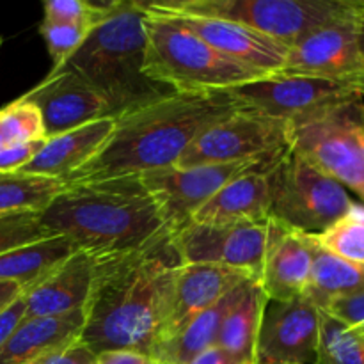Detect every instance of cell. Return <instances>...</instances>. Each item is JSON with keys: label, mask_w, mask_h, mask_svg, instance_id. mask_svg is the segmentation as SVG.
<instances>
[{"label": "cell", "mask_w": 364, "mask_h": 364, "mask_svg": "<svg viewBox=\"0 0 364 364\" xmlns=\"http://www.w3.org/2000/svg\"><path fill=\"white\" fill-rule=\"evenodd\" d=\"M28 364H96V354L89 350L80 340H77Z\"/></svg>", "instance_id": "e575fe53"}, {"label": "cell", "mask_w": 364, "mask_h": 364, "mask_svg": "<svg viewBox=\"0 0 364 364\" xmlns=\"http://www.w3.org/2000/svg\"><path fill=\"white\" fill-rule=\"evenodd\" d=\"M45 141L27 142V144L9 146V148L0 149V173H14V171H20L21 167L27 166Z\"/></svg>", "instance_id": "d590c367"}, {"label": "cell", "mask_w": 364, "mask_h": 364, "mask_svg": "<svg viewBox=\"0 0 364 364\" xmlns=\"http://www.w3.org/2000/svg\"><path fill=\"white\" fill-rule=\"evenodd\" d=\"M96 364H156V361L142 352L109 350L96 355Z\"/></svg>", "instance_id": "74e56055"}, {"label": "cell", "mask_w": 364, "mask_h": 364, "mask_svg": "<svg viewBox=\"0 0 364 364\" xmlns=\"http://www.w3.org/2000/svg\"><path fill=\"white\" fill-rule=\"evenodd\" d=\"M95 28V27H92ZM91 27L84 25L59 23V21L43 20L39 25V34L45 39L46 48L53 60V68H60L66 64V60L77 52L92 31Z\"/></svg>", "instance_id": "4dcf8cb0"}, {"label": "cell", "mask_w": 364, "mask_h": 364, "mask_svg": "<svg viewBox=\"0 0 364 364\" xmlns=\"http://www.w3.org/2000/svg\"><path fill=\"white\" fill-rule=\"evenodd\" d=\"M355 333H358L359 336H361L363 340H364V327H361V329H358V331H355Z\"/></svg>", "instance_id": "b9f144b4"}, {"label": "cell", "mask_w": 364, "mask_h": 364, "mask_svg": "<svg viewBox=\"0 0 364 364\" xmlns=\"http://www.w3.org/2000/svg\"><path fill=\"white\" fill-rule=\"evenodd\" d=\"M187 364H247L244 361H240L238 358H235L233 354L226 352L224 348L220 347H212L208 350L201 352L199 355H196L192 361H188Z\"/></svg>", "instance_id": "f35d334b"}, {"label": "cell", "mask_w": 364, "mask_h": 364, "mask_svg": "<svg viewBox=\"0 0 364 364\" xmlns=\"http://www.w3.org/2000/svg\"><path fill=\"white\" fill-rule=\"evenodd\" d=\"M316 364H364V340L354 329L320 311Z\"/></svg>", "instance_id": "83f0119b"}, {"label": "cell", "mask_w": 364, "mask_h": 364, "mask_svg": "<svg viewBox=\"0 0 364 364\" xmlns=\"http://www.w3.org/2000/svg\"><path fill=\"white\" fill-rule=\"evenodd\" d=\"M249 283L238 287L237 290L220 299L212 308L205 309L198 316H194L178 333L164 340L151 355L156 364H187L201 352L215 347L224 318L231 311V308L240 301Z\"/></svg>", "instance_id": "603a6c76"}, {"label": "cell", "mask_w": 364, "mask_h": 364, "mask_svg": "<svg viewBox=\"0 0 364 364\" xmlns=\"http://www.w3.org/2000/svg\"><path fill=\"white\" fill-rule=\"evenodd\" d=\"M21 291H23V288H21L20 284L0 283V311H2L7 304H11L18 295H21Z\"/></svg>", "instance_id": "ab89813d"}, {"label": "cell", "mask_w": 364, "mask_h": 364, "mask_svg": "<svg viewBox=\"0 0 364 364\" xmlns=\"http://www.w3.org/2000/svg\"><path fill=\"white\" fill-rule=\"evenodd\" d=\"M290 148L364 203L363 96L290 121Z\"/></svg>", "instance_id": "52a82bcc"}, {"label": "cell", "mask_w": 364, "mask_h": 364, "mask_svg": "<svg viewBox=\"0 0 364 364\" xmlns=\"http://www.w3.org/2000/svg\"><path fill=\"white\" fill-rule=\"evenodd\" d=\"M144 7L149 13L166 16L180 23L181 27L188 28L224 55L233 57L247 66L263 71L265 75L279 73L287 64L290 48L269 36L259 34L255 28L245 27L237 21L220 20V18L166 13V11L155 9L148 2H144Z\"/></svg>", "instance_id": "2e32d148"}, {"label": "cell", "mask_w": 364, "mask_h": 364, "mask_svg": "<svg viewBox=\"0 0 364 364\" xmlns=\"http://www.w3.org/2000/svg\"><path fill=\"white\" fill-rule=\"evenodd\" d=\"M39 217L50 233L96 259L141 249L169 231L141 174L66 185Z\"/></svg>", "instance_id": "3957f363"}, {"label": "cell", "mask_w": 364, "mask_h": 364, "mask_svg": "<svg viewBox=\"0 0 364 364\" xmlns=\"http://www.w3.org/2000/svg\"><path fill=\"white\" fill-rule=\"evenodd\" d=\"M283 156V155H281ZM244 160L230 164H206L196 167H166L141 174L146 188L155 199L167 230L178 235L192 224L196 213L224 185L240 174L256 169H270L281 160Z\"/></svg>", "instance_id": "30bf717a"}, {"label": "cell", "mask_w": 364, "mask_h": 364, "mask_svg": "<svg viewBox=\"0 0 364 364\" xmlns=\"http://www.w3.org/2000/svg\"><path fill=\"white\" fill-rule=\"evenodd\" d=\"M77 251V245L60 235L11 249L0 255V283L20 284L25 290L39 283Z\"/></svg>", "instance_id": "cb8c5ba5"}, {"label": "cell", "mask_w": 364, "mask_h": 364, "mask_svg": "<svg viewBox=\"0 0 364 364\" xmlns=\"http://www.w3.org/2000/svg\"><path fill=\"white\" fill-rule=\"evenodd\" d=\"M114 124L116 117H102L46 139L34 159L20 171L64 181L103 148L109 135L112 134Z\"/></svg>", "instance_id": "ffe728a7"}, {"label": "cell", "mask_w": 364, "mask_h": 364, "mask_svg": "<svg viewBox=\"0 0 364 364\" xmlns=\"http://www.w3.org/2000/svg\"><path fill=\"white\" fill-rule=\"evenodd\" d=\"M64 181L39 174L0 173V217L43 213L64 191Z\"/></svg>", "instance_id": "4316f807"}, {"label": "cell", "mask_w": 364, "mask_h": 364, "mask_svg": "<svg viewBox=\"0 0 364 364\" xmlns=\"http://www.w3.org/2000/svg\"><path fill=\"white\" fill-rule=\"evenodd\" d=\"M166 13L237 21L294 48L318 28L359 20L364 0H155Z\"/></svg>", "instance_id": "8992f818"}, {"label": "cell", "mask_w": 364, "mask_h": 364, "mask_svg": "<svg viewBox=\"0 0 364 364\" xmlns=\"http://www.w3.org/2000/svg\"><path fill=\"white\" fill-rule=\"evenodd\" d=\"M180 265L171 231L141 249L96 259L78 340L96 355L109 350L153 355L173 313Z\"/></svg>", "instance_id": "6da1fadb"}, {"label": "cell", "mask_w": 364, "mask_h": 364, "mask_svg": "<svg viewBox=\"0 0 364 364\" xmlns=\"http://www.w3.org/2000/svg\"><path fill=\"white\" fill-rule=\"evenodd\" d=\"M269 297L258 281H251L240 301L231 308L220 326L217 347L224 348L240 361L252 364L256 341L262 329Z\"/></svg>", "instance_id": "d4e9b609"}, {"label": "cell", "mask_w": 364, "mask_h": 364, "mask_svg": "<svg viewBox=\"0 0 364 364\" xmlns=\"http://www.w3.org/2000/svg\"><path fill=\"white\" fill-rule=\"evenodd\" d=\"M146 9V7H144ZM144 73L173 92L230 91L269 75L228 57L176 21L146 11Z\"/></svg>", "instance_id": "5b68a950"}, {"label": "cell", "mask_w": 364, "mask_h": 364, "mask_svg": "<svg viewBox=\"0 0 364 364\" xmlns=\"http://www.w3.org/2000/svg\"><path fill=\"white\" fill-rule=\"evenodd\" d=\"M249 281L256 279L247 272L230 269V267L210 265V263H183L180 265L176 283H174L173 313H171V318L167 322L160 343L178 333L185 323L191 322L199 313L212 308L220 299Z\"/></svg>", "instance_id": "ac0fdd59"}, {"label": "cell", "mask_w": 364, "mask_h": 364, "mask_svg": "<svg viewBox=\"0 0 364 364\" xmlns=\"http://www.w3.org/2000/svg\"><path fill=\"white\" fill-rule=\"evenodd\" d=\"M288 149V121L240 109L205 128L185 149L176 167L277 159Z\"/></svg>", "instance_id": "9c48e42d"}, {"label": "cell", "mask_w": 364, "mask_h": 364, "mask_svg": "<svg viewBox=\"0 0 364 364\" xmlns=\"http://www.w3.org/2000/svg\"><path fill=\"white\" fill-rule=\"evenodd\" d=\"M244 109L228 91L183 95L137 107L116 117L112 134L87 164L64 180V185L109 180L176 166L185 149L210 124Z\"/></svg>", "instance_id": "7a4b0ae2"}, {"label": "cell", "mask_w": 364, "mask_h": 364, "mask_svg": "<svg viewBox=\"0 0 364 364\" xmlns=\"http://www.w3.org/2000/svg\"><path fill=\"white\" fill-rule=\"evenodd\" d=\"M39 215L41 213H14L0 217V255L55 237L43 226Z\"/></svg>", "instance_id": "1f68e13d"}, {"label": "cell", "mask_w": 364, "mask_h": 364, "mask_svg": "<svg viewBox=\"0 0 364 364\" xmlns=\"http://www.w3.org/2000/svg\"><path fill=\"white\" fill-rule=\"evenodd\" d=\"M95 256L77 251L39 283L25 288L27 316H60L87 304L95 277Z\"/></svg>", "instance_id": "d6986e66"}, {"label": "cell", "mask_w": 364, "mask_h": 364, "mask_svg": "<svg viewBox=\"0 0 364 364\" xmlns=\"http://www.w3.org/2000/svg\"><path fill=\"white\" fill-rule=\"evenodd\" d=\"M0 46H2V38H0Z\"/></svg>", "instance_id": "7bdbcfd3"}, {"label": "cell", "mask_w": 364, "mask_h": 364, "mask_svg": "<svg viewBox=\"0 0 364 364\" xmlns=\"http://www.w3.org/2000/svg\"><path fill=\"white\" fill-rule=\"evenodd\" d=\"M358 45H359V52H361V57L364 60V13L363 16L359 18V23H358Z\"/></svg>", "instance_id": "60d3db41"}, {"label": "cell", "mask_w": 364, "mask_h": 364, "mask_svg": "<svg viewBox=\"0 0 364 364\" xmlns=\"http://www.w3.org/2000/svg\"><path fill=\"white\" fill-rule=\"evenodd\" d=\"M359 20L318 28L290 48L281 75H299L354 89L364 98V60L358 45ZM277 75V73H276Z\"/></svg>", "instance_id": "4fadbf2b"}, {"label": "cell", "mask_w": 364, "mask_h": 364, "mask_svg": "<svg viewBox=\"0 0 364 364\" xmlns=\"http://www.w3.org/2000/svg\"><path fill=\"white\" fill-rule=\"evenodd\" d=\"M228 92L237 98L244 109L288 123L361 96L354 89L322 78L281 73L249 82Z\"/></svg>", "instance_id": "7c38bea8"}, {"label": "cell", "mask_w": 364, "mask_h": 364, "mask_svg": "<svg viewBox=\"0 0 364 364\" xmlns=\"http://www.w3.org/2000/svg\"><path fill=\"white\" fill-rule=\"evenodd\" d=\"M84 309L60 316H25L0 348V364H28L78 340Z\"/></svg>", "instance_id": "7402d4cb"}, {"label": "cell", "mask_w": 364, "mask_h": 364, "mask_svg": "<svg viewBox=\"0 0 364 364\" xmlns=\"http://www.w3.org/2000/svg\"><path fill=\"white\" fill-rule=\"evenodd\" d=\"M267 224H188L174 235L181 263H210L242 270L259 281L265 258Z\"/></svg>", "instance_id": "8fae6325"}, {"label": "cell", "mask_w": 364, "mask_h": 364, "mask_svg": "<svg viewBox=\"0 0 364 364\" xmlns=\"http://www.w3.org/2000/svg\"><path fill=\"white\" fill-rule=\"evenodd\" d=\"M21 100L39 110L46 139L102 117H114L109 102L68 66L53 68Z\"/></svg>", "instance_id": "9a60e30c"}, {"label": "cell", "mask_w": 364, "mask_h": 364, "mask_svg": "<svg viewBox=\"0 0 364 364\" xmlns=\"http://www.w3.org/2000/svg\"><path fill=\"white\" fill-rule=\"evenodd\" d=\"M272 169V167H270ZM270 169L240 174L224 185L194 215V224H267L270 220Z\"/></svg>", "instance_id": "44dd1931"}, {"label": "cell", "mask_w": 364, "mask_h": 364, "mask_svg": "<svg viewBox=\"0 0 364 364\" xmlns=\"http://www.w3.org/2000/svg\"><path fill=\"white\" fill-rule=\"evenodd\" d=\"M270 219L306 235H318L343 219L355 203L338 181L288 149L269 171Z\"/></svg>", "instance_id": "ba28073f"}, {"label": "cell", "mask_w": 364, "mask_h": 364, "mask_svg": "<svg viewBox=\"0 0 364 364\" xmlns=\"http://www.w3.org/2000/svg\"><path fill=\"white\" fill-rule=\"evenodd\" d=\"M320 311L327 313L331 318L338 320L348 329H361L364 327V291L333 299Z\"/></svg>", "instance_id": "836d02e7"}, {"label": "cell", "mask_w": 364, "mask_h": 364, "mask_svg": "<svg viewBox=\"0 0 364 364\" xmlns=\"http://www.w3.org/2000/svg\"><path fill=\"white\" fill-rule=\"evenodd\" d=\"M313 265L309 235L269 220L265 258L259 287L269 301L287 302L302 297L308 288Z\"/></svg>", "instance_id": "e0dca14e"}, {"label": "cell", "mask_w": 364, "mask_h": 364, "mask_svg": "<svg viewBox=\"0 0 364 364\" xmlns=\"http://www.w3.org/2000/svg\"><path fill=\"white\" fill-rule=\"evenodd\" d=\"M112 9V2L95 4L87 0H46L45 20L59 23L96 27Z\"/></svg>", "instance_id": "d6a6232c"}, {"label": "cell", "mask_w": 364, "mask_h": 364, "mask_svg": "<svg viewBox=\"0 0 364 364\" xmlns=\"http://www.w3.org/2000/svg\"><path fill=\"white\" fill-rule=\"evenodd\" d=\"M320 309L309 299L269 301L252 364H316Z\"/></svg>", "instance_id": "5bb4252c"}, {"label": "cell", "mask_w": 364, "mask_h": 364, "mask_svg": "<svg viewBox=\"0 0 364 364\" xmlns=\"http://www.w3.org/2000/svg\"><path fill=\"white\" fill-rule=\"evenodd\" d=\"M144 18L142 0H114L105 20L64 64L109 102L114 117L173 92L144 73Z\"/></svg>", "instance_id": "277c9868"}, {"label": "cell", "mask_w": 364, "mask_h": 364, "mask_svg": "<svg viewBox=\"0 0 364 364\" xmlns=\"http://www.w3.org/2000/svg\"><path fill=\"white\" fill-rule=\"evenodd\" d=\"M309 238L313 265L308 288L304 291L306 299L322 309L333 299L364 291V265L338 258L333 252L320 247L313 235H309Z\"/></svg>", "instance_id": "484cf974"}, {"label": "cell", "mask_w": 364, "mask_h": 364, "mask_svg": "<svg viewBox=\"0 0 364 364\" xmlns=\"http://www.w3.org/2000/svg\"><path fill=\"white\" fill-rule=\"evenodd\" d=\"M45 139L41 114L32 103L18 98L0 109V149Z\"/></svg>", "instance_id": "f546056e"}, {"label": "cell", "mask_w": 364, "mask_h": 364, "mask_svg": "<svg viewBox=\"0 0 364 364\" xmlns=\"http://www.w3.org/2000/svg\"><path fill=\"white\" fill-rule=\"evenodd\" d=\"M25 316H27V306H25L23 291H21V295H18L11 304H7L0 311V348L16 331V327L23 322Z\"/></svg>", "instance_id": "8d00e7d4"}, {"label": "cell", "mask_w": 364, "mask_h": 364, "mask_svg": "<svg viewBox=\"0 0 364 364\" xmlns=\"http://www.w3.org/2000/svg\"><path fill=\"white\" fill-rule=\"evenodd\" d=\"M316 244L341 259L364 265V206L354 208L329 230L313 235Z\"/></svg>", "instance_id": "f1b7e54d"}]
</instances>
